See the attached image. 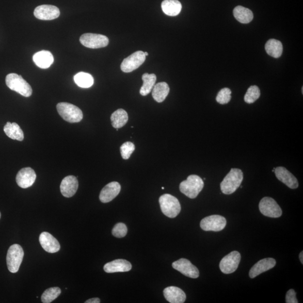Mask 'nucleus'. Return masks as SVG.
Returning a JSON list of instances; mask_svg holds the SVG:
<instances>
[{
  "mask_svg": "<svg viewBox=\"0 0 303 303\" xmlns=\"http://www.w3.org/2000/svg\"><path fill=\"white\" fill-rule=\"evenodd\" d=\"M62 291L58 287H53L48 288L43 293L41 301L44 303H50L59 297Z\"/></svg>",
  "mask_w": 303,
  "mask_h": 303,
  "instance_id": "7c9ffc66",
  "label": "nucleus"
},
{
  "mask_svg": "<svg viewBox=\"0 0 303 303\" xmlns=\"http://www.w3.org/2000/svg\"><path fill=\"white\" fill-rule=\"evenodd\" d=\"M128 232L127 227L123 223H118L115 224L112 230V234L114 237L122 238L126 236Z\"/></svg>",
  "mask_w": 303,
  "mask_h": 303,
  "instance_id": "f704fd0d",
  "label": "nucleus"
},
{
  "mask_svg": "<svg viewBox=\"0 0 303 303\" xmlns=\"http://www.w3.org/2000/svg\"><path fill=\"white\" fill-rule=\"evenodd\" d=\"M56 108L61 117L67 122L79 123L83 118L81 110L71 103L61 102L57 105Z\"/></svg>",
  "mask_w": 303,
  "mask_h": 303,
  "instance_id": "20e7f679",
  "label": "nucleus"
},
{
  "mask_svg": "<svg viewBox=\"0 0 303 303\" xmlns=\"http://www.w3.org/2000/svg\"><path fill=\"white\" fill-rule=\"evenodd\" d=\"M120 191V184L116 181L112 182L102 189L99 194V199L104 203L111 202L118 195Z\"/></svg>",
  "mask_w": 303,
  "mask_h": 303,
  "instance_id": "f3484780",
  "label": "nucleus"
},
{
  "mask_svg": "<svg viewBox=\"0 0 303 303\" xmlns=\"http://www.w3.org/2000/svg\"><path fill=\"white\" fill-rule=\"evenodd\" d=\"M241 260V255L237 251L231 252L224 256L220 263V269L224 274L234 272L238 268Z\"/></svg>",
  "mask_w": 303,
  "mask_h": 303,
  "instance_id": "9d476101",
  "label": "nucleus"
},
{
  "mask_svg": "<svg viewBox=\"0 0 303 303\" xmlns=\"http://www.w3.org/2000/svg\"><path fill=\"white\" fill-rule=\"evenodd\" d=\"M265 49L267 53L274 58H279L282 55L283 47L280 41L271 39L267 42Z\"/></svg>",
  "mask_w": 303,
  "mask_h": 303,
  "instance_id": "bb28decb",
  "label": "nucleus"
},
{
  "mask_svg": "<svg viewBox=\"0 0 303 303\" xmlns=\"http://www.w3.org/2000/svg\"><path fill=\"white\" fill-rule=\"evenodd\" d=\"M144 55H145V56H147L148 55V53L147 52H144Z\"/></svg>",
  "mask_w": 303,
  "mask_h": 303,
  "instance_id": "58836bf2",
  "label": "nucleus"
},
{
  "mask_svg": "<svg viewBox=\"0 0 303 303\" xmlns=\"http://www.w3.org/2000/svg\"><path fill=\"white\" fill-rule=\"evenodd\" d=\"M78 186L79 183L76 176H67L64 178L61 183L60 191L64 197H72L76 193Z\"/></svg>",
  "mask_w": 303,
  "mask_h": 303,
  "instance_id": "2eb2a0df",
  "label": "nucleus"
},
{
  "mask_svg": "<svg viewBox=\"0 0 303 303\" xmlns=\"http://www.w3.org/2000/svg\"><path fill=\"white\" fill-rule=\"evenodd\" d=\"M260 96H261V92H260L259 88L256 85H252L248 88L246 93L244 101L246 103L251 104L257 100Z\"/></svg>",
  "mask_w": 303,
  "mask_h": 303,
  "instance_id": "2f4dec72",
  "label": "nucleus"
},
{
  "mask_svg": "<svg viewBox=\"0 0 303 303\" xmlns=\"http://www.w3.org/2000/svg\"><path fill=\"white\" fill-rule=\"evenodd\" d=\"M233 14L235 19L242 24L249 23L253 19V14L252 11L243 6H237L234 9Z\"/></svg>",
  "mask_w": 303,
  "mask_h": 303,
  "instance_id": "a878e982",
  "label": "nucleus"
},
{
  "mask_svg": "<svg viewBox=\"0 0 303 303\" xmlns=\"http://www.w3.org/2000/svg\"><path fill=\"white\" fill-rule=\"evenodd\" d=\"M259 208L262 215L272 218H278L283 213L282 209L275 200L270 197L263 198L259 202Z\"/></svg>",
  "mask_w": 303,
  "mask_h": 303,
  "instance_id": "6e6552de",
  "label": "nucleus"
},
{
  "mask_svg": "<svg viewBox=\"0 0 303 303\" xmlns=\"http://www.w3.org/2000/svg\"><path fill=\"white\" fill-rule=\"evenodd\" d=\"M163 295L166 300L171 303H183L186 300V294L181 288L175 287L165 288Z\"/></svg>",
  "mask_w": 303,
  "mask_h": 303,
  "instance_id": "412c9836",
  "label": "nucleus"
},
{
  "mask_svg": "<svg viewBox=\"0 0 303 303\" xmlns=\"http://www.w3.org/2000/svg\"><path fill=\"white\" fill-rule=\"evenodd\" d=\"M277 179L282 182L290 189L298 188L299 186L298 181L293 174L284 167H278L274 171Z\"/></svg>",
  "mask_w": 303,
  "mask_h": 303,
  "instance_id": "dca6fc26",
  "label": "nucleus"
},
{
  "mask_svg": "<svg viewBox=\"0 0 303 303\" xmlns=\"http://www.w3.org/2000/svg\"><path fill=\"white\" fill-rule=\"evenodd\" d=\"M144 52L138 51L125 59L121 64V69L124 73H130L140 67L145 62Z\"/></svg>",
  "mask_w": 303,
  "mask_h": 303,
  "instance_id": "1a4fd4ad",
  "label": "nucleus"
},
{
  "mask_svg": "<svg viewBox=\"0 0 303 303\" xmlns=\"http://www.w3.org/2000/svg\"><path fill=\"white\" fill-rule=\"evenodd\" d=\"M203 187L204 182L202 178L196 175H191L186 180L181 182L179 188L182 193L188 198L194 199L202 191Z\"/></svg>",
  "mask_w": 303,
  "mask_h": 303,
  "instance_id": "f03ea898",
  "label": "nucleus"
},
{
  "mask_svg": "<svg viewBox=\"0 0 303 303\" xmlns=\"http://www.w3.org/2000/svg\"><path fill=\"white\" fill-rule=\"evenodd\" d=\"M112 126L115 129H120L126 125L128 121L127 112L123 109H119L111 116Z\"/></svg>",
  "mask_w": 303,
  "mask_h": 303,
  "instance_id": "c85d7f7f",
  "label": "nucleus"
},
{
  "mask_svg": "<svg viewBox=\"0 0 303 303\" xmlns=\"http://www.w3.org/2000/svg\"><path fill=\"white\" fill-rule=\"evenodd\" d=\"M173 267L184 275L191 279H197L199 276L198 269L187 259L181 258L174 262Z\"/></svg>",
  "mask_w": 303,
  "mask_h": 303,
  "instance_id": "f8f14e48",
  "label": "nucleus"
},
{
  "mask_svg": "<svg viewBox=\"0 0 303 303\" xmlns=\"http://www.w3.org/2000/svg\"><path fill=\"white\" fill-rule=\"evenodd\" d=\"M275 259L272 258H265L260 260L255 264L249 271V277L253 279L261 273L267 271L276 265Z\"/></svg>",
  "mask_w": 303,
  "mask_h": 303,
  "instance_id": "6ab92c4d",
  "label": "nucleus"
},
{
  "mask_svg": "<svg viewBox=\"0 0 303 303\" xmlns=\"http://www.w3.org/2000/svg\"><path fill=\"white\" fill-rule=\"evenodd\" d=\"M162 190H164V187H162Z\"/></svg>",
  "mask_w": 303,
  "mask_h": 303,
  "instance_id": "a19ab883",
  "label": "nucleus"
},
{
  "mask_svg": "<svg viewBox=\"0 0 303 303\" xmlns=\"http://www.w3.org/2000/svg\"><path fill=\"white\" fill-rule=\"evenodd\" d=\"M80 42L85 47L96 49L106 47L109 45V40L102 34L85 33L80 37Z\"/></svg>",
  "mask_w": 303,
  "mask_h": 303,
  "instance_id": "0eeeda50",
  "label": "nucleus"
},
{
  "mask_svg": "<svg viewBox=\"0 0 303 303\" xmlns=\"http://www.w3.org/2000/svg\"><path fill=\"white\" fill-rule=\"evenodd\" d=\"M5 133L14 140L22 141L24 140V133L19 125L16 123L8 122L3 128Z\"/></svg>",
  "mask_w": 303,
  "mask_h": 303,
  "instance_id": "b1692460",
  "label": "nucleus"
},
{
  "mask_svg": "<svg viewBox=\"0 0 303 303\" xmlns=\"http://www.w3.org/2000/svg\"><path fill=\"white\" fill-rule=\"evenodd\" d=\"M24 253L19 244L10 246L6 256V263L10 272L15 273L18 271L23 261Z\"/></svg>",
  "mask_w": 303,
  "mask_h": 303,
  "instance_id": "423d86ee",
  "label": "nucleus"
},
{
  "mask_svg": "<svg viewBox=\"0 0 303 303\" xmlns=\"http://www.w3.org/2000/svg\"><path fill=\"white\" fill-rule=\"evenodd\" d=\"M33 62L41 69H48L54 61L52 53L48 51L43 50L38 52L33 55Z\"/></svg>",
  "mask_w": 303,
  "mask_h": 303,
  "instance_id": "4be33fe9",
  "label": "nucleus"
},
{
  "mask_svg": "<svg viewBox=\"0 0 303 303\" xmlns=\"http://www.w3.org/2000/svg\"><path fill=\"white\" fill-rule=\"evenodd\" d=\"M226 220L220 215H212L205 217L201 221L200 226L205 231H220L226 225Z\"/></svg>",
  "mask_w": 303,
  "mask_h": 303,
  "instance_id": "9b49d317",
  "label": "nucleus"
},
{
  "mask_svg": "<svg viewBox=\"0 0 303 303\" xmlns=\"http://www.w3.org/2000/svg\"><path fill=\"white\" fill-rule=\"evenodd\" d=\"M161 8L163 12L167 16H175L180 13L182 5L178 0H164L162 2Z\"/></svg>",
  "mask_w": 303,
  "mask_h": 303,
  "instance_id": "5701e85b",
  "label": "nucleus"
},
{
  "mask_svg": "<svg viewBox=\"0 0 303 303\" xmlns=\"http://www.w3.org/2000/svg\"><path fill=\"white\" fill-rule=\"evenodd\" d=\"M131 263L127 260L119 259L106 263L103 267L106 272L109 273L128 272L131 270Z\"/></svg>",
  "mask_w": 303,
  "mask_h": 303,
  "instance_id": "aec40b11",
  "label": "nucleus"
},
{
  "mask_svg": "<svg viewBox=\"0 0 303 303\" xmlns=\"http://www.w3.org/2000/svg\"><path fill=\"white\" fill-rule=\"evenodd\" d=\"M231 91L229 88H224L222 89L217 95L216 101L222 105H225L229 103L231 99Z\"/></svg>",
  "mask_w": 303,
  "mask_h": 303,
  "instance_id": "473e14b6",
  "label": "nucleus"
},
{
  "mask_svg": "<svg viewBox=\"0 0 303 303\" xmlns=\"http://www.w3.org/2000/svg\"><path fill=\"white\" fill-rule=\"evenodd\" d=\"M60 10L56 6L49 5L38 6L34 11L36 18L42 20H51L60 16Z\"/></svg>",
  "mask_w": 303,
  "mask_h": 303,
  "instance_id": "ddd939ff",
  "label": "nucleus"
},
{
  "mask_svg": "<svg viewBox=\"0 0 303 303\" xmlns=\"http://www.w3.org/2000/svg\"><path fill=\"white\" fill-rule=\"evenodd\" d=\"M36 174L31 167H25L17 173L16 181L18 186L21 188H30L34 183L36 179Z\"/></svg>",
  "mask_w": 303,
  "mask_h": 303,
  "instance_id": "4468645a",
  "label": "nucleus"
},
{
  "mask_svg": "<svg viewBox=\"0 0 303 303\" xmlns=\"http://www.w3.org/2000/svg\"><path fill=\"white\" fill-rule=\"evenodd\" d=\"M243 180V173L239 169H232L220 184L221 190L224 194L234 193Z\"/></svg>",
  "mask_w": 303,
  "mask_h": 303,
  "instance_id": "f257e3e1",
  "label": "nucleus"
},
{
  "mask_svg": "<svg viewBox=\"0 0 303 303\" xmlns=\"http://www.w3.org/2000/svg\"><path fill=\"white\" fill-rule=\"evenodd\" d=\"M42 247L48 253H55L60 249L59 242L51 234L43 232L39 238Z\"/></svg>",
  "mask_w": 303,
  "mask_h": 303,
  "instance_id": "a211bd4d",
  "label": "nucleus"
},
{
  "mask_svg": "<svg viewBox=\"0 0 303 303\" xmlns=\"http://www.w3.org/2000/svg\"><path fill=\"white\" fill-rule=\"evenodd\" d=\"M287 303H298V301L296 298V292L294 289H290L287 292L286 295Z\"/></svg>",
  "mask_w": 303,
  "mask_h": 303,
  "instance_id": "c9c22d12",
  "label": "nucleus"
},
{
  "mask_svg": "<svg viewBox=\"0 0 303 303\" xmlns=\"http://www.w3.org/2000/svg\"><path fill=\"white\" fill-rule=\"evenodd\" d=\"M75 83L81 88H88L94 85V79L90 74L80 72L74 77Z\"/></svg>",
  "mask_w": 303,
  "mask_h": 303,
  "instance_id": "c756f323",
  "label": "nucleus"
},
{
  "mask_svg": "<svg viewBox=\"0 0 303 303\" xmlns=\"http://www.w3.org/2000/svg\"><path fill=\"white\" fill-rule=\"evenodd\" d=\"M299 259H300V261L301 263H303V251L301 252L300 255H299Z\"/></svg>",
  "mask_w": 303,
  "mask_h": 303,
  "instance_id": "4c0bfd02",
  "label": "nucleus"
},
{
  "mask_svg": "<svg viewBox=\"0 0 303 303\" xmlns=\"http://www.w3.org/2000/svg\"><path fill=\"white\" fill-rule=\"evenodd\" d=\"M152 90L153 98L159 103L164 101L170 92L169 85L165 82H161L155 85Z\"/></svg>",
  "mask_w": 303,
  "mask_h": 303,
  "instance_id": "393cba45",
  "label": "nucleus"
},
{
  "mask_svg": "<svg viewBox=\"0 0 303 303\" xmlns=\"http://www.w3.org/2000/svg\"><path fill=\"white\" fill-rule=\"evenodd\" d=\"M142 80L144 81V84L141 88L140 94L143 96H145L152 91L155 86L157 77L155 74L144 73L142 76Z\"/></svg>",
  "mask_w": 303,
  "mask_h": 303,
  "instance_id": "cd10ccee",
  "label": "nucleus"
},
{
  "mask_svg": "<svg viewBox=\"0 0 303 303\" xmlns=\"http://www.w3.org/2000/svg\"><path fill=\"white\" fill-rule=\"evenodd\" d=\"M1 212H0V219H1Z\"/></svg>",
  "mask_w": 303,
  "mask_h": 303,
  "instance_id": "ea45409f",
  "label": "nucleus"
},
{
  "mask_svg": "<svg viewBox=\"0 0 303 303\" xmlns=\"http://www.w3.org/2000/svg\"><path fill=\"white\" fill-rule=\"evenodd\" d=\"M134 150L135 145L130 142L124 143L120 147L121 155L124 159H129Z\"/></svg>",
  "mask_w": 303,
  "mask_h": 303,
  "instance_id": "72a5a7b5",
  "label": "nucleus"
},
{
  "mask_svg": "<svg viewBox=\"0 0 303 303\" xmlns=\"http://www.w3.org/2000/svg\"><path fill=\"white\" fill-rule=\"evenodd\" d=\"M159 202L161 211L167 217L175 218L181 211V206L179 200L169 194H163L159 197Z\"/></svg>",
  "mask_w": 303,
  "mask_h": 303,
  "instance_id": "39448f33",
  "label": "nucleus"
},
{
  "mask_svg": "<svg viewBox=\"0 0 303 303\" xmlns=\"http://www.w3.org/2000/svg\"><path fill=\"white\" fill-rule=\"evenodd\" d=\"M6 84L11 90L15 91L24 96L29 97L32 94V88L23 77L16 73H11L6 77Z\"/></svg>",
  "mask_w": 303,
  "mask_h": 303,
  "instance_id": "7ed1b4c3",
  "label": "nucleus"
},
{
  "mask_svg": "<svg viewBox=\"0 0 303 303\" xmlns=\"http://www.w3.org/2000/svg\"><path fill=\"white\" fill-rule=\"evenodd\" d=\"M101 302L100 299L98 298H92L88 299V301L85 302V303H99Z\"/></svg>",
  "mask_w": 303,
  "mask_h": 303,
  "instance_id": "e433bc0d",
  "label": "nucleus"
}]
</instances>
